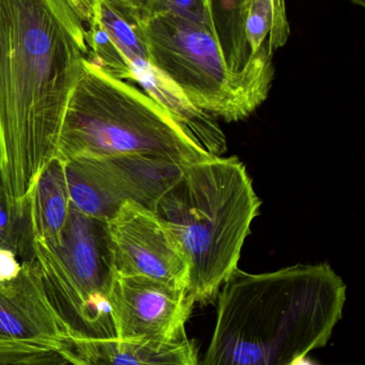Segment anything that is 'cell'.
Wrapping results in <instances>:
<instances>
[{
	"mask_svg": "<svg viewBox=\"0 0 365 365\" xmlns=\"http://www.w3.org/2000/svg\"><path fill=\"white\" fill-rule=\"evenodd\" d=\"M88 57L76 0H0V182L26 208Z\"/></svg>",
	"mask_w": 365,
	"mask_h": 365,
	"instance_id": "cell-1",
	"label": "cell"
},
{
	"mask_svg": "<svg viewBox=\"0 0 365 365\" xmlns=\"http://www.w3.org/2000/svg\"><path fill=\"white\" fill-rule=\"evenodd\" d=\"M218 300L201 365H291L326 346L342 317L346 284L328 264L265 274L237 268Z\"/></svg>",
	"mask_w": 365,
	"mask_h": 365,
	"instance_id": "cell-2",
	"label": "cell"
},
{
	"mask_svg": "<svg viewBox=\"0 0 365 365\" xmlns=\"http://www.w3.org/2000/svg\"><path fill=\"white\" fill-rule=\"evenodd\" d=\"M237 158L210 155L184 167L156 212L175 233L189 264L186 294L193 304L216 302L238 268L242 247L261 207Z\"/></svg>",
	"mask_w": 365,
	"mask_h": 365,
	"instance_id": "cell-3",
	"label": "cell"
},
{
	"mask_svg": "<svg viewBox=\"0 0 365 365\" xmlns=\"http://www.w3.org/2000/svg\"><path fill=\"white\" fill-rule=\"evenodd\" d=\"M147 155L181 167L212 155L145 92L85 59L62 120L64 160Z\"/></svg>",
	"mask_w": 365,
	"mask_h": 365,
	"instance_id": "cell-4",
	"label": "cell"
},
{
	"mask_svg": "<svg viewBox=\"0 0 365 365\" xmlns=\"http://www.w3.org/2000/svg\"><path fill=\"white\" fill-rule=\"evenodd\" d=\"M139 30L150 63L199 110L237 122L267 100L272 85L233 72L208 26L160 11L141 21Z\"/></svg>",
	"mask_w": 365,
	"mask_h": 365,
	"instance_id": "cell-5",
	"label": "cell"
},
{
	"mask_svg": "<svg viewBox=\"0 0 365 365\" xmlns=\"http://www.w3.org/2000/svg\"><path fill=\"white\" fill-rule=\"evenodd\" d=\"M32 250L64 334L81 340L117 339L109 302L114 267L107 221L71 207L59 244L32 240Z\"/></svg>",
	"mask_w": 365,
	"mask_h": 365,
	"instance_id": "cell-6",
	"label": "cell"
},
{
	"mask_svg": "<svg viewBox=\"0 0 365 365\" xmlns=\"http://www.w3.org/2000/svg\"><path fill=\"white\" fill-rule=\"evenodd\" d=\"M114 272L154 279L186 291L189 264L171 227L152 210L132 201L107 221Z\"/></svg>",
	"mask_w": 365,
	"mask_h": 365,
	"instance_id": "cell-7",
	"label": "cell"
},
{
	"mask_svg": "<svg viewBox=\"0 0 365 365\" xmlns=\"http://www.w3.org/2000/svg\"><path fill=\"white\" fill-rule=\"evenodd\" d=\"M117 339L169 343L186 336L193 304L184 289L114 272L109 294Z\"/></svg>",
	"mask_w": 365,
	"mask_h": 365,
	"instance_id": "cell-8",
	"label": "cell"
},
{
	"mask_svg": "<svg viewBox=\"0 0 365 365\" xmlns=\"http://www.w3.org/2000/svg\"><path fill=\"white\" fill-rule=\"evenodd\" d=\"M66 336L36 259L24 261L16 278L0 283V343L57 349Z\"/></svg>",
	"mask_w": 365,
	"mask_h": 365,
	"instance_id": "cell-9",
	"label": "cell"
},
{
	"mask_svg": "<svg viewBox=\"0 0 365 365\" xmlns=\"http://www.w3.org/2000/svg\"><path fill=\"white\" fill-rule=\"evenodd\" d=\"M98 185L114 212L126 201L154 212L159 200L181 175L184 167L147 155L74 158Z\"/></svg>",
	"mask_w": 365,
	"mask_h": 365,
	"instance_id": "cell-10",
	"label": "cell"
},
{
	"mask_svg": "<svg viewBox=\"0 0 365 365\" xmlns=\"http://www.w3.org/2000/svg\"><path fill=\"white\" fill-rule=\"evenodd\" d=\"M57 351L74 365H199L196 346L188 336L160 343L66 336Z\"/></svg>",
	"mask_w": 365,
	"mask_h": 365,
	"instance_id": "cell-11",
	"label": "cell"
},
{
	"mask_svg": "<svg viewBox=\"0 0 365 365\" xmlns=\"http://www.w3.org/2000/svg\"><path fill=\"white\" fill-rule=\"evenodd\" d=\"M214 38L222 49L225 61L233 72L272 83L274 57H252L246 34V21L251 0H210Z\"/></svg>",
	"mask_w": 365,
	"mask_h": 365,
	"instance_id": "cell-12",
	"label": "cell"
},
{
	"mask_svg": "<svg viewBox=\"0 0 365 365\" xmlns=\"http://www.w3.org/2000/svg\"><path fill=\"white\" fill-rule=\"evenodd\" d=\"M66 163L55 156L32 190L29 199L32 240L56 246L61 240L72 207Z\"/></svg>",
	"mask_w": 365,
	"mask_h": 365,
	"instance_id": "cell-13",
	"label": "cell"
},
{
	"mask_svg": "<svg viewBox=\"0 0 365 365\" xmlns=\"http://www.w3.org/2000/svg\"><path fill=\"white\" fill-rule=\"evenodd\" d=\"M251 56L274 55L291 36L285 0H251L246 21Z\"/></svg>",
	"mask_w": 365,
	"mask_h": 365,
	"instance_id": "cell-14",
	"label": "cell"
},
{
	"mask_svg": "<svg viewBox=\"0 0 365 365\" xmlns=\"http://www.w3.org/2000/svg\"><path fill=\"white\" fill-rule=\"evenodd\" d=\"M0 247L14 251L21 262L34 259L29 205L15 207L0 182Z\"/></svg>",
	"mask_w": 365,
	"mask_h": 365,
	"instance_id": "cell-15",
	"label": "cell"
},
{
	"mask_svg": "<svg viewBox=\"0 0 365 365\" xmlns=\"http://www.w3.org/2000/svg\"><path fill=\"white\" fill-rule=\"evenodd\" d=\"M83 17L84 21L89 24V27L86 29V42L90 57L88 59L116 78L133 81L132 68L102 26L89 15H84Z\"/></svg>",
	"mask_w": 365,
	"mask_h": 365,
	"instance_id": "cell-16",
	"label": "cell"
},
{
	"mask_svg": "<svg viewBox=\"0 0 365 365\" xmlns=\"http://www.w3.org/2000/svg\"><path fill=\"white\" fill-rule=\"evenodd\" d=\"M0 365L74 364L55 349L15 343H0Z\"/></svg>",
	"mask_w": 365,
	"mask_h": 365,
	"instance_id": "cell-17",
	"label": "cell"
},
{
	"mask_svg": "<svg viewBox=\"0 0 365 365\" xmlns=\"http://www.w3.org/2000/svg\"><path fill=\"white\" fill-rule=\"evenodd\" d=\"M160 11H171L197 23L204 24L211 29L214 36L210 0H162L158 12Z\"/></svg>",
	"mask_w": 365,
	"mask_h": 365,
	"instance_id": "cell-18",
	"label": "cell"
},
{
	"mask_svg": "<svg viewBox=\"0 0 365 365\" xmlns=\"http://www.w3.org/2000/svg\"><path fill=\"white\" fill-rule=\"evenodd\" d=\"M21 263L14 251L0 247V283L16 278L21 272Z\"/></svg>",
	"mask_w": 365,
	"mask_h": 365,
	"instance_id": "cell-19",
	"label": "cell"
},
{
	"mask_svg": "<svg viewBox=\"0 0 365 365\" xmlns=\"http://www.w3.org/2000/svg\"><path fill=\"white\" fill-rule=\"evenodd\" d=\"M291 365H316L312 360L308 359L306 356H304V357L298 358L295 361L293 362Z\"/></svg>",
	"mask_w": 365,
	"mask_h": 365,
	"instance_id": "cell-20",
	"label": "cell"
},
{
	"mask_svg": "<svg viewBox=\"0 0 365 365\" xmlns=\"http://www.w3.org/2000/svg\"><path fill=\"white\" fill-rule=\"evenodd\" d=\"M349 1L353 2L356 6H361V8H364L365 6V0H349Z\"/></svg>",
	"mask_w": 365,
	"mask_h": 365,
	"instance_id": "cell-21",
	"label": "cell"
}]
</instances>
